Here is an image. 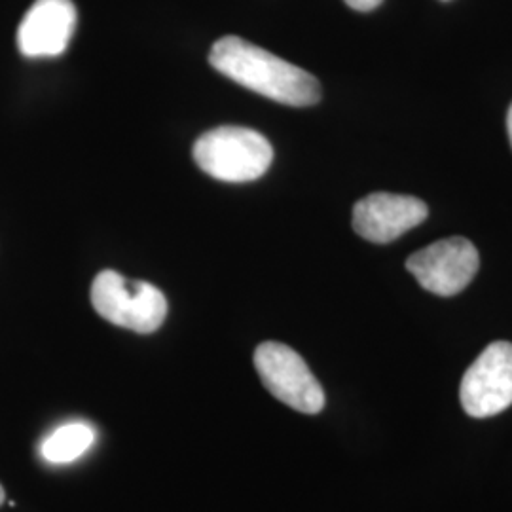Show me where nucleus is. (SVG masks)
<instances>
[{
	"instance_id": "obj_1",
	"label": "nucleus",
	"mask_w": 512,
	"mask_h": 512,
	"mask_svg": "<svg viewBox=\"0 0 512 512\" xmlns=\"http://www.w3.org/2000/svg\"><path fill=\"white\" fill-rule=\"evenodd\" d=\"M209 63L239 86L289 107H311L321 99V86L313 74L241 37L217 40Z\"/></svg>"
},
{
	"instance_id": "obj_2",
	"label": "nucleus",
	"mask_w": 512,
	"mask_h": 512,
	"mask_svg": "<svg viewBox=\"0 0 512 512\" xmlns=\"http://www.w3.org/2000/svg\"><path fill=\"white\" fill-rule=\"evenodd\" d=\"M192 156L198 167L224 183H251L272 165L274 148L255 129L222 126L203 133Z\"/></svg>"
},
{
	"instance_id": "obj_3",
	"label": "nucleus",
	"mask_w": 512,
	"mask_h": 512,
	"mask_svg": "<svg viewBox=\"0 0 512 512\" xmlns=\"http://www.w3.org/2000/svg\"><path fill=\"white\" fill-rule=\"evenodd\" d=\"M93 310L116 327L152 334L164 325L167 300L147 281H128L124 275L105 270L93 279Z\"/></svg>"
},
{
	"instance_id": "obj_4",
	"label": "nucleus",
	"mask_w": 512,
	"mask_h": 512,
	"mask_svg": "<svg viewBox=\"0 0 512 512\" xmlns=\"http://www.w3.org/2000/svg\"><path fill=\"white\" fill-rule=\"evenodd\" d=\"M255 368L275 399L296 412L319 414L325 408L323 387L293 348L279 342L260 344L255 351Z\"/></svg>"
},
{
	"instance_id": "obj_5",
	"label": "nucleus",
	"mask_w": 512,
	"mask_h": 512,
	"mask_svg": "<svg viewBox=\"0 0 512 512\" xmlns=\"http://www.w3.org/2000/svg\"><path fill=\"white\" fill-rule=\"evenodd\" d=\"M459 399L465 414L492 418L512 406V344L492 342L463 374Z\"/></svg>"
},
{
	"instance_id": "obj_6",
	"label": "nucleus",
	"mask_w": 512,
	"mask_h": 512,
	"mask_svg": "<svg viewBox=\"0 0 512 512\" xmlns=\"http://www.w3.org/2000/svg\"><path fill=\"white\" fill-rule=\"evenodd\" d=\"M478 268V251L465 238L440 239L406 260V270L425 291L437 296H456L465 291Z\"/></svg>"
},
{
	"instance_id": "obj_7",
	"label": "nucleus",
	"mask_w": 512,
	"mask_h": 512,
	"mask_svg": "<svg viewBox=\"0 0 512 512\" xmlns=\"http://www.w3.org/2000/svg\"><path fill=\"white\" fill-rule=\"evenodd\" d=\"M427 203L414 196L376 192L355 203L353 230L372 243H391L427 219Z\"/></svg>"
},
{
	"instance_id": "obj_8",
	"label": "nucleus",
	"mask_w": 512,
	"mask_h": 512,
	"mask_svg": "<svg viewBox=\"0 0 512 512\" xmlns=\"http://www.w3.org/2000/svg\"><path fill=\"white\" fill-rule=\"evenodd\" d=\"M76 19L73 0H35L19 23V52L31 59L63 54L71 44Z\"/></svg>"
},
{
	"instance_id": "obj_9",
	"label": "nucleus",
	"mask_w": 512,
	"mask_h": 512,
	"mask_svg": "<svg viewBox=\"0 0 512 512\" xmlns=\"http://www.w3.org/2000/svg\"><path fill=\"white\" fill-rule=\"evenodd\" d=\"M95 442V433L88 423H67L57 427L48 439L42 442V458L54 465L71 463L84 456Z\"/></svg>"
},
{
	"instance_id": "obj_10",
	"label": "nucleus",
	"mask_w": 512,
	"mask_h": 512,
	"mask_svg": "<svg viewBox=\"0 0 512 512\" xmlns=\"http://www.w3.org/2000/svg\"><path fill=\"white\" fill-rule=\"evenodd\" d=\"M349 8L357 10V12H370L374 8H378L384 0H344Z\"/></svg>"
},
{
	"instance_id": "obj_11",
	"label": "nucleus",
	"mask_w": 512,
	"mask_h": 512,
	"mask_svg": "<svg viewBox=\"0 0 512 512\" xmlns=\"http://www.w3.org/2000/svg\"><path fill=\"white\" fill-rule=\"evenodd\" d=\"M507 131H509V139H511L512 147V105L511 109H509V114H507Z\"/></svg>"
},
{
	"instance_id": "obj_12",
	"label": "nucleus",
	"mask_w": 512,
	"mask_h": 512,
	"mask_svg": "<svg viewBox=\"0 0 512 512\" xmlns=\"http://www.w3.org/2000/svg\"><path fill=\"white\" fill-rule=\"evenodd\" d=\"M4 499H6V494H4V488L0 486V505L4 503Z\"/></svg>"
}]
</instances>
